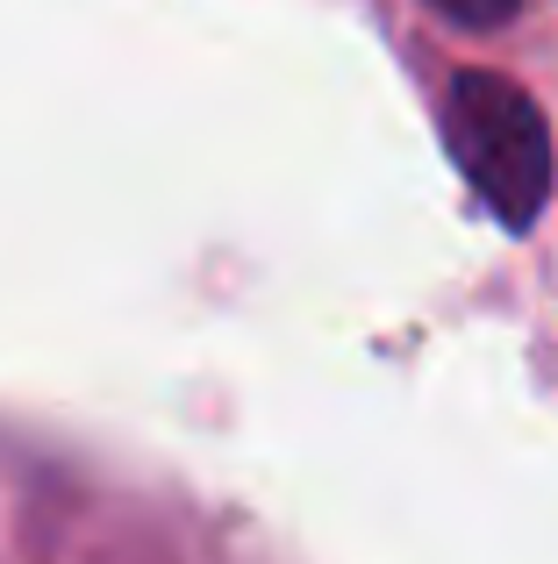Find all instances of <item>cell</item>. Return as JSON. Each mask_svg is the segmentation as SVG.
<instances>
[{
	"label": "cell",
	"mask_w": 558,
	"mask_h": 564,
	"mask_svg": "<svg viewBox=\"0 0 558 564\" xmlns=\"http://www.w3.org/2000/svg\"><path fill=\"white\" fill-rule=\"evenodd\" d=\"M444 151L459 165V180L473 186V200L502 221L508 236H530L545 221L551 200V122L508 72L465 65L444 86Z\"/></svg>",
	"instance_id": "6da1fadb"
},
{
	"label": "cell",
	"mask_w": 558,
	"mask_h": 564,
	"mask_svg": "<svg viewBox=\"0 0 558 564\" xmlns=\"http://www.w3.org/2000/svg\"><path fill=\"white\" fill-rule=\"evenodd\" d=\"M430 14H444L451 29H465V36H494V29H508L523 14V0H422Z\"/></svg>",
	"instance_id": "7a4b0ae2"
}]
</instances>
